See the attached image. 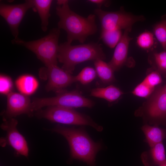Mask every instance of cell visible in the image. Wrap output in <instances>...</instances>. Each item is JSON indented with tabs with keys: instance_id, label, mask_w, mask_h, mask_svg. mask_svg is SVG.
<instances>
[{
	"instance_id": "cell-1",
	"label": "cell",
	"mask_w": 166,
	"mask_h": 166,
	"mask_svg": "<svg viewBox=\"0 0 166 166\" xmlns=\"http://www.w3.org/2000/svg\"><path fill=\"white\" fill-rule=\"evenodd\" d=\"M69 2L66 0L57 2L56 13L59 18L58 28L66 32V42L69 43L75 40L83 43L89 36L97 31L96 16L90 14L84 17L80 15L70 9Z\"/></svg>"
},
{
	"instance_id": "cell-2",
	"label": "cell",
	"mask_w": 166,
	"mask_h": 166,
	"mask_svg": "<svg viewBox=\"0 0 166 166\" xmlns=\"http://www.w3.org/2000/svg\"><path fill=\"white\" fill-rule=\"evenodd\" d=\"M52 130L67 140L72 158L81 160L91 166L94 165L96 154L102 147L100 142H94L82 128L66 127L58 124Z\"/></svg>"
},
{
	"instance_id": "cell-3",
	"label": "cell",
	"mask_w": 166,
	"mask_h": 166,
	"mask_svg": "<svg viewBox=\"0 0 166 166\" xmlns=\"http://www.w3.org/2000/svg\"><path fill=\"white\" fill-rule=\"evenodd\" d=\"M105 58L101 45L98 43L72 45L66 42L59 45L58 61L62 64L61 68L71 74L76 66L79 63Z\"/></svg>"
},
{
	"instance_id": "cell-4",
	"label": "cell",
	"mask_w": 166,
	"mask_h": 166,
	"mask_svg": "<svg viewBox=\"0 0 166 166\" xmlns=\"http://www.w3.org/2000/svg\"><path fill=\"white\" fill-rule=\"evenodd\" d=\"M60 31L53 28L45 36L37 40L26 41L19 38H14L13 44L24 46L34 53L46 67L57 65L59 39Z\"/></svg>"
},
{
	"instance_id": "cell-5",
	"label": "cell",
	"mask_w": 166,
	"mask_h": 166,
	"mask_svg": "<svg viewBox=\"0 0 166 166\" xmlns=\"http://www.w3.org/2000/svg\"><path fill=\"white\" fill-rule=\"evenodd\" d=\"M37 116L51 121L61 124L78 125H88L101 132L102 126L97 124L89 117L79 113L73 108L58 106H49L40 110Z\"/></svg>"
},
{
	"instance_id": "cell-6",
	"label": "cell",
	"mask_w": 166,
	"mask_h": 166,
	"mask_svg": "<svg viewBox=\"0 0 166 166\" xmlns=\"http://www.w3.org/2000/svg\"><path fill=\"white\" fill-rule=\"evenodd\" d=\"M94 102L85 98L77 90L70 92L65 91L57 94L55 97L38 98L31 102V111H38L45 106H58L71 108L87 107L92 108Z\"/></svg>"
},
{
	"instance_id": "cell-7",
	"label": "cell",
	"mask_w": 166,
	"mask_h": 166,
	"mask_svg": "<svg viewBox=\"0 0 166 166\" xmlns=\"http://www.w3.org/2000/svg\"><path fill=\"white\" fill-rule=\"evenodd\" d=\"M94 13L100 20L101 30H132L134 24L145 19L143 15L126 12L123 8L116 11H107L98 8L95 10Z\"/></svg>"
},
{
	"instance_id": "cell-8",
	"label": "cell",
	"mask_w": 166,
	"mask_h": 166,
	"mask_svg": "<svg viewBox=\"0 0 166 166\" xmlns=\"http://www.w3.org/2000/svg\"><path fill=\"white\" fill-rule=\"evenodd\" d=\"M33 6V0L13 5L0 3V14L8 24L14 38H18L19 26L27 11Z\"/></svg>"
},
{
	"instance_id": "cell-9",
	"label": "cell",
	"mask_w": 166,
	"mask_h": 166,
	"mask_svg": "<svg viewBox=\"0 0 166 166\" xmlns=\"http://www.w3.org/2000/svg\"><path fill=\"white\" fill-rule=\"evenodd\" d=\"M48 76L46 86L48 91H53L57 94L65 91V89L76 82L75 76L65 71L57 65H51L43 68Z\"/></svg>"
},
{
	"instance_id": "cell-10",
	"label": "cell",
	"mask_w": 166,
	"mask_h": 166,
	"mask_svg": "<svg viewBox=\"0 0 166 166\" xmlns=\"http://www.w3.org/2000/svg\"><path fill=\"white\" fill-rule=\"evenodd\" d=\"M4 120L1 127L6 132L7 143L14 149L18 155L27 157L29 148L26 139L17 128V121L13 118Z\"/></svg>"
},
{
	"instance_id": "cell-11",
	"label": "cell",
	"mask_w": 166,
	"mask_h": 166,
	"mask_svg": "<svg viewBox=\"0 0 166 166\" xmlns=\"http://www.w3.org/2000/svg\"><path fill=\"white\" fill-rule=\"evenodd\" d=\"M31 104L26 95L11 92L7 95L5 116L10 118L23 114H30Z\"/></svg>"
},
{
	"instance_id": "cell-12",
	"label": "cell",
	"mask_w": 166,
	"mask_h": 166,
	"mask_svg": "<svg viewBox=\"0 0 166 166\" xmlns=\"http://www.w3.org/2000/svg\"><path fill=\"white\" fill-rule=\"evenodd\" d=\"M131 29L124 30L119 42L115 47L113 56L108 63L114 71H117L126 61L129 44L132 38L129 35Z\"/></svg>"
},
{
	"instance_id": "cell-13",
	"label": "cell",
	"mask_w": 166,
	"mask_h": 166,
	"mask_svg": "<svg viewBox=\"0 0 166 166\" xmlns=\"http://www.w3.org/2000/svg\"><path fill=\"white\" fill-rule=\"evenodd\" d=\"M147 111L150 116L153 118L166 117V90L164 86L159 88L153 95Z\"/></svg>"
},
{
	"instance_id": "cell-14",
	"label": "cell",
	"mask_w": 166,
	"mask_h": 166,
	"mask_svg": "<svg viewBox=\"0 0 166 166\" xmlns=\"http://www.w3.org/2000/svg\"><path fill=\"white\" fill-rule=\"evenodd\" d=\"M52 2L51 0H33V8L38 14L41 20V28L44 32H46L48 29Z\"/></svg>"
},
{
	"instance_id": "cell-15",
	"label": "cell",
	"mask_w": 166,
	"mask_h": 166,
	"mask_svg": "<svg viewBox=\"0 0 166 166\" xmlns=\"http://www.w3.org/2000/svg\"><path fill=\"white\" fill-rule=\"evenodd\" d=\"M16 86L21 93L28 95L33 93L38 86L36 79L32 75H24L19 77L15 81Z\"/></svg>"
},
{
	"instance_id": "cell-16",
	"label": "cell",
	"mask_w": 166,
	"mask_h": 166,
	"mask_svg": "<svg viewBox=\"0 0 166 166\" xmlns=\"http://www.w3.org/2000/svg\"><path fill=\"white\" fill-rule=\"evenodd\" d=\"M123 94V92L119 88L110 85L105 88L93 89L91 90L90 95L112 102L117 100Z\"/></svg>"
},
{
	"instance_id": "cell-17",
	"label": "cell",
	"mask_w": 166,
	"mask_h": 166,
	"mask_svg": "<svg viewBox=\"0 0 166 166\" xmlns=\"http://www.w3.org/2000/svg\"><path fill=\"white\" fill-rule=\"evenodd\" d=\"M94 65L97 74L103 83L109 84L115 81L114 71L108 63L97 59L94 61Z\"/></svg>"
},
{
	"instance_id": "cell-18",
	"label": "cell",
	"mask_w": 166,
	"mask_h": 166,
	"mask_svg": "<svg viewBox=\"0 0 166 166\" xmlns=\"http://www.w3.org/2000/svg\"><path fill=\"white\" fill-rule=\"evenodd\" d=\"M142 129L151 147L162 142L164 137V133L162 129L157 127H152L147 125L143 126Z\"/></svg>"
},
{
	"instance_id": "cell-19",
	"label": "cell",
	"mask_w": 166,
	"mask_h": 166,
	"mask_svg": "<svg viewBox=\"0 0 166 166\" xmlns=\"http://www.w3.org/2000/svg\"><path fill=\"white\" fill-rule=\"evenodd\" d=\"M122 34L121 30H101L100 38L109 47L113 48L117 45Z\"/></svg>"
},
{
	"instance_id": "cell-20",
	"label": "cell",
	"mask_w": 166,
	"mask_h": 166,
	"mask_svg": "<svg viewBox=\"0 0 166 166\" xmlns=\"http://www.w3.org/2000/svg\"><path fill=\"white\" fill-rule=\"evenodd\" d=\"M153 32L164 50L166 51V14L162 17L160 21L155 24Z\"/></svg>"
},
{
	"instance_id": "cell-21",
	"label": "cell",
	"mask_w": 166,
	"mask_h": 166,
	"mask_svg": "<svg viewBox=\"0 0 166 166\" xmlns=\"http://www.w3.org/2000/svg\"><path fill=\"white\" fill-rule=\"evenodd\" d=\"M97 75L95 69L90 67L84 68L77 76H75L76 81H79L85 85L92 81Z\"/></svg>"
},
{
	"instance_id": "cell-22",
	"label": "cell",
	"mask_w": 166,
	"mask_h": 166,
	"mask_svg": "<svg viewBox=\"0 0 166 166\" xmlns=\"http://www.w3.org/2000/svg\"><path fill=\"white\" fill-rule=\"evenodd\" d=\"M154 34L148 31H145L137 37L136 42L140 48L146 50L151 49L154 44Z\"/></svg>"
},
{
	"instance_id": "cell-23",
	"label": "cell",
	"mask_w": 166,
	"mask_h": 166,
	"mask_svg": "<svg viewBox=\"0 0 166 166\" xmlns=\"http://www.w3.org/2000/svg\"><path fill=\"white\" fill-rule=\"evenodd\" d=\"M152 148L151 154L155 164L159 165L166 163L165 149L162 142L156 144Z\"/></svg>"
},
{
	"instance_id": "cell-24",
	"label": "cell",
	"mask_w": 166,
	"mask_h": 166,
	"mask_svg": "<svg viewBox=\"0 0 166 166\" xmlns=\"http://www.w3.org/2000/svg\"><path fill=\"white\" fill-rule=\"evenodd\" d=\"M153 58L156 71L166 77V51L154 53Z\"/></svg>"
},
{
	"instance_id": "cell-25",
	"label": "cell",
	"mask_w": 166,
	"mask_h": 166,
	"mask_svg": "<svg viewBox=\"0 0 166 166\" xmlns=\"http://www.w3.org/2000/svg\"><path fill=\"white\" fill-rule=\"evenodd\" d=\"M154 89L142 81L135 88L132 93L135 95L145 98L148 97Z\"/></svg>"
},
{
	"instance_id": "cell-26",
	"label": "cell",
	"mask_w": 166,
	"mask_h": 166,
	"mask_svg": "<svg viewBox=\"0 0 166 166\" xmlns=\"http://www.w3.org/2000/svg\"><path fill=\"white\" fill-rule=\"evenodd\" d=\"M150 87L154 88L162 81L160 74L157 71L149 73L142 81Z\"/></svg>"
},
{
	"instance_id": "cell-27",
	"label": "cell",
	"mask_w": 166,
	"mask_h": 166,
	"mask_svg": "<svg viewBox=\"0 0 166 166\" xmlns=\"http://www.w3.org/2000/svg\"><path fill=\"white\" fill-rule=\"evenodd\" d=\"M13 82L8 76L1 75L0 77V92L3 94H8L11 92Z\"/></svg>"
},
{
	"instance_id": "cell-28",
	"label": "cell",
	"mask_w": 166,
	"mask_h": 166,
	"mask_svg": "<svg viewBox=\"0 0 166 166\" xmlns=\"http://www.w3.org/2000/svg\"><path fill=\"white\" fill-rule=\"evenodd\" d=\"M87 2L92 3L97 5L99 8H101L102 6H108L110 5V1L104 0H89Z\"/></svg>"
},
{
	"instance_id": "cell-29",
	"label": "cell",
	"mask_w": 166,
	"mask_h": 166,
	"mask_svg": "<svg viewBox=\"0 0 166 166\" xmlns=\"http://www.w3.org/2000/svg\"><path fill=\"white\" fill-rule=\"evenodd\" d=\"M158 166H166V162L161 165H159Z\"/></svg>"
},
{
	"instance_id": "cell-30",
	"label": "cell",
	"mask_w": 166,
	"mask_h": 166,
	"mask_svg": "<svg viewBox=\"0 0 166 166\" xmlns=\"http://www.w3.org/2000/svg\"><path fill=\"white\" fill-rule=\"evenodd\" d=\"M164 86L165 90H166V86L165 85H164Z\"/></svg>"
},
{
	"instance_id": "cell-31",
	"label": "cell",
	"mask_w": 166,
	"mask_h": 166,
	"mask_svg": "<svg viewBox=\"0 0 166 166\" xmlns=\"http://www.w3.org/2000/svg\"><path fill=\"white\" fill-rule=\"evenodd\" d=\"M165 85L166 86V84Z\"/></svg>"
}]
</instances>
